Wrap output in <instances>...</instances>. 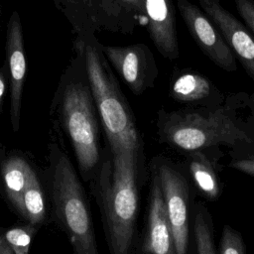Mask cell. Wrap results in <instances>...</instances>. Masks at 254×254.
<instances>
[{"mask_svg":"<svg viewBox=\"0 0 254 254\" xmlns=\"http://www.w3.org/2000/svg\"><path fill=\"white\" fill-rule=\"evenodd\" d=\"M233 95L212 108L196 107L159 113V134L163 141L182 151L191 152L220 146L239 150L254 146V129L243 121L238 108L248 105V96Z\"/></svg>","mask_w":254,"mask_h":254,"instance_id":"6da1fadb","label":"cell"},{"mask_svg":"<svg viewBox=\"0 0 254 254\" xmlns=\"http://www.w3.org/2000/svg\"><path fill=\"white\" fill-rule=\"evenodd\" d=\"M113 173L105 185L104 207L112 254H128L138 211L136 186L137 151L127 147L113 148Z\"/></svg>","mask_w":254,"mask_h":254,"instance_id":"7a4b0ae2","label":"cell"},{"mask_svg":"<svg viewBox=\"0 0 254 254\" xmlns=\"http://www.w3.org/2000/svg\"><path fill=\"white\" fill-rule=\"evenodd\" d=\"M53 193L57 216L69 237L73 254H99L85 194L64 155L54 166Z\"/></svg>","mask_w":254,"mask_h":254,"instance_id":"3957f363","label":"cell"},{"mask_svg":"<svg viewBox=\"0 0 254 254\" xmlns=\"http://www.w3.org/2000/svg\"><path fill=\"white\" fill-rule=\"evenodd\" d=\"M85 66L111 149L127 147L138 150L139 138L132 114L91 46L85 49Z\"/></svg>","mask_w":254,"mask_h":254,"instance_id":"277c9868","label":"cell"},{"mask_svg":"<svg viewBox=\"0 0 254 254\" xmlns=\"http://www.w3.org/2000/svg\"><path fill=\"white\" fill-rule=\"evenodd\" d=\"M63 112L78 165L82 171L92 169L99 156L98 132L87 89L70 84L64 94Z\"/></svg>","mask_w":254,"mask_h":254,"instance_id":"5b68a950","label":"cell"},{"mask_svg":"<svg viewBox=\"0 0 254 254\" xmlns=\"http://www.w3.org/2000/svg\"><path fill=\"white\" fill-rule=\"evenodd\" d=\"M155 173L162 189L176 253L189 254L190 221L193 212L190 184L184 174L167 161L159 162Z\"/></svg>","mask_w":254,"mask_h":254,"instance_id":"8992f818","label":"cell"},{"mask_svg":"<svg viewBox=\"0 0 254 254\" xmlns=\"http://www.w3.org/2000/svg\"><path fill=\"white\" fill-rule=\"evenodd\" d=\"M177 6L189 33L202 53L223 70L235 71L236 58L209 17L188 0H177Z\"/></svg>","mask_w":254,"mask_h":254,"instance_id":"52a82bcc","label":"cell"},{"mask_svg":"<svg viewBox=\"0 0 254 254\" xmlns=\"http://www.w3.org/2000/svg\"><path fill=\"white\" fill-rule=\"evenodd\" d=\"M197 1L254 82V37L248 28L227 11L219 0ZM248 106L254 108V92L248 96Z\"/></svg>","mask_w":254,"mask_h":254,"instance_id":"ba28073f","label":"cell"},{"mask_svg":"<svg viewBox=\"0 0 254 254\" xmlns=\"http://www.w3.org/2000/svg\"><path fill=\"white\" fill-rule=\"evenodd\" d=\"M103 51L134 93H141L155 76V65L144 46L103 47Z\"/></svg>","mask_w":254,"mask_h":254,"instance_id":"9c48e42d","label":"cell"},{"mask_svg":"<svg viewBox=\"0 0 254 254\" xmlns=\"http://www.w3.org/2000/svg\"><path fill=\"white\" fill-rule=\"evenodd\" d=\"M22 26L17 12H14L7 26L6 52L10 69L11 105L10 117L14 131L20 126L22 91L26 76V59L24 54Z\"/></svg>","mask_w":254,"mask_h":254,"instance_id":"30bf717a","label":"cell"},{"mask_svg":"<svg viewBox=\"0 0 254 254\" xmlns=\"http://www.w3.org/2000/svg\"><path fill=\"white\" fill-rule=\"evenodd\" d=\"M150 37L168 60L179 58L176 13L172 0H143Z\"/></svg>","mask_w":254,"mask_h":254,"instance_id":"8fae6325","label":"cell"},{"mask_svg":"<svg viewBox=\"0 0 254 254\" xmlns=\"http://www.w3.org/2000/svg\"><path fill=\"white\" fill-rule=\"evenodd\" d=\"M170 94L176 101L204 108L219 106L226 99L208 77L194 70L176 74L171 81Z\"/></svg>","mask_w":254,"mask_h":254,"instance_id":"7c38bea8","label":"cell"},{"mask_svg":"<svg viewBox=\"0 0 254 254\" xmlns=\"http://www.w3.org/2000/svg\"><path fill=\"white\" fill-rule=\"evenodd\" d=\"M145 250L148 254H177L162 189L155 172L151 189Z\"/></svg>","mask_w":254,"mask_h":254,"instance_id":"4fadbf2b","label":"cell"},{"mask_svg":"<svg viewBox=\"0 0 254 254\" xmlns=\"http://www.w3.org/2000/svg\"><path fill=\"white\" fill-rule=\"evenodd\" d=\"M213 149L191 151L187 155L191 180L201 195L208 200H216L221 192L215 164L217 157L211 153Z\"/></svg>","mask_w":254,"mask_h":254,"instance_id":"5bb4252c","label":"cell"},{"mask_svg":"<svg viewBox=\"0 0 254 254\" xmlns=\"http://www.w3.org/2000/svg\"><path fill=\"white\" fill-rule=\"evenodd\" d=\"M34 171L22 158L12 157L6 160L2 167V176L6 192L13 204L20 209L23 194L28 188Z\"/></svg>","mask_w":254,"mask_h":254,"instance_id":"9a60e30c","label":"cell"},{"mask_svg":"<svg viewBox=\"0 0 254 254\" xmlns=\"http://www.w3.org/2000/svg\"><path fill=\"white\" fill-rule=\"evenodd\" d=\"M192 230L197 254H216L211 216L202 202L193 205Z\"/></svg>","mask_w":254,"mask_h":254,"instance_id":"2e32d148","label":"cell"},{"mask_svg":"<svg viewBox=\"0 0 254 254\" xmlns=\"http://www.w3.org/2000/svg\"><path fill=\"white\" fill-rule=\"evenodd\" d=\"M19 210L30 221L31 224L41 223L45 218L46 208L44 193L36 174H34L23 194Z\"/></svg>","mask_w":254,"mask_h":254,"instance_id":"e0dca14e","label":"cell"},{"mask_svg":"<svg viewBox=\"0 0 254 254\" xmlns=\"http://www.w3.org/2000/svg\"><path fill=\"white\" fill-rule=\"evenodd\" d=\"M35 232L34 224L15 227L9 229L4 239L14 252V254H29L32 236Z\"/></svg>","mask_w":254,"mask_h":254,"instance_id":"ac0fdd59","label":"cell"},{"mask_svg":"<svg viewBox=\"0 0 254 254\" xmlns=\"http://www.w3.org/2000/svg\"><path fill=\"white\" fill-rule=\"evenodd\" d=\"M218 254H246L245 244L240 232L228 224L223 227Z\"/></svg>","mask_w":254,"mask_h":254,"instance_id":"d6986e66","label":"cell"},{"mask_svg":"<svg viewBox=\"0 0 254 254\" xmlns=\"http://www.w3.org/2000/svg\"><path fill=\"white\" fill-rule=\"evenodd\" d=\"M229 166L243 174L254 178V146L231 151Z\"/></svg>","mask_w":254,"mask_h":254,"instance_id":"ffe728a7","label":"cell"},{"mask_svg":"<svg viewBox=\"0 0 254 254\" xmlns=\"http://www.w3.org/2000/svg\"><path fill=\"white\" fill-rule=\"evenodd\" d=\"M236 9L254 35V0H234Z\"/></svg>","mask_w":254,"mask_h":254,"instance_id":"44dd1931","label":"cell"},{"mask_svg":"<svg viewBox=\"0 0 254 254\" xmlns=\"http://www.w3.org/2000/svg\"><path fill=\"white\" fill-rule=\"evenodd\" d=\"M121 4L127 6V8L137 11L139 14L145 15V7L143 0H116Z\"/></svg>","mask_w":254,"mask_h":254,"instance_id":"7402d4cb","label":"cell"},{"mask_svg":"<svg viewBox=\"0 0 254 254\" xmlns=\"http://www.w3.org/2000/svg\"><path fill=\"white\" fill-rule=\"evenodd\" d=\"M0 254H14L6 240L0 237Z\"/></svg>","mask_w":254,"mask_h":254,"instance_id":"603a6c76","label":"cell"},{"mask_svg":"<svg viewBox=\"0 0 254 254\" xmlns=\"http://www.w3.org/2000/svg\"><path fill=\"white\" fill-rule=\"evenodd\" d=\"M5 80L3 78V75L1 74L0 72V105H1V102H2V99H3V96H4V93H5Z\"/></svg>","mask_w":254,"mask_h":254,"instance_id":"cb8c5ba5","label":"cell"},{"mask_svg":"<svg viewBox=\"0 0 254 254\" xmlns=\"http://www.w3.org/2000/svg\"><path fill=\"white\" fill-rule=\"evenodd\" d=\"M252 111H253V112H252V114L250 115V117L248 118L247 121H248V123H249V124L253 127V129H254V108H252Z\"/></svg>","mask_w":254,"mask_h":254,"instance_id":"d4e9b609","label":"cell"}]
</instances>
